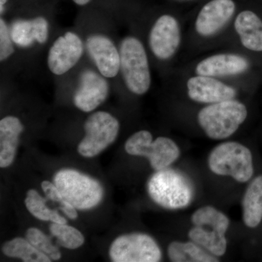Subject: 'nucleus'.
Segmentation results:
<instances>
[{"instance_id": "nucleus-14", "label": "nucleus", "mask_w": 262, "mask_h": 262, "mask_svg": "<svg viewBox=\"0 0 262 262\" xmlns=\"http://www.w3.org/2000/svg\"><path fill=\"white\" fill-rule=\"evenodd\" d=\"M234 10L235 4L232 0H212L198 14L195 22L196 32L203 37L213 35L225 27Z\"/></svg>"}, {"instance_id": "nucleus-16", "label": "nucleus", "mask_w": 262, "mask_h": 262, "mask_svg": "<svg viewBox=\"0 0 262 262\" xmlns=\"http://www.w3.org/2000/svg\"><path fill=\"white\" fill-rule=\"evenodd\" d=\"M248 61L234 54H218L208 57L200 62L196 74L207 77L238 75L247 70Z\"/></svg>"}, {"instance_id": "nucleus-18", "label": "nucleus", "mask_w": 262, "mask_h": 262, "mask_svg": "<svg viewBox=\"0 0 262 262\" xmlns=\"http://www.w3.org/2000/svg\"><path fill=\"white\" fill-rule=\"evenodd\" d=\"M10 36L15 44L29 47L34 41L45 43L48 37V23L46 18L38 17L29 20H17L12 25Z\"/></svg>"}, {"instance_id": "nucleus-9", "label": "nucleus", "mask_w": 262, "mask_h": 262, "mask_svg": "<svg viewBox=\"0 0 262 262\" xmlns=\"http://www.w3.org/2000/svg\"><path fill=\"white\" fill-rule=\"evenodd\" d=\"M108 255L114 262H158L163 256L155 239L141 232L117 237L110 246Z\"/></svg>"}, {"instance_id": "nucleus-28", "label": "nucleus", "mask_w": 262, "mask_h": 262, "mask_svg": "<svg viewBox=\"0 0 262 262\" xmlns=\"http://www.w3.org/2000/svg\"><path fill=\"white\" fill-rule=\"evenodd\" d=\"M73 1L75 2L76 4L79 5H84L90 3L91 0H73Z\"/></svg>"}, {"instance_id": "nucleus-4", "label": "nucleus", "mask_w": 262, "mask_h": 262, "mask_svg": "<svg viewBox=\"0 0 262 262\" xmlns=\"http://www.w3.org/2000/svg\"><path fill=\"white\" fill-rule=\"evenodd\" d=\"M247 116V108L244 103L232 99L202 108L198 120L208 138L222 140L233 135Z\"/></svg>"}, {"instance_id": "nucleus-25", "label": "nucleus", "mask_w": 262, "mask_h": 262, "mask_svg": "<svg viewBox=\"0 0 262 262\" xmlns=\"http://www.w3.org/2000/svg\"><path fill=\"white\" fill-rule=\"evenodd\" d=\"M26 238L39 251L49 256L52 261L61 259L62 255L59 248L55 246L51 237L40 229L36 227L29 228L26 232Z\"/></svg>"}, {"instance_id": "nucleus-10", "label": "nucleus", "mask_w": 262, "mask_h": 262, "mask_svg": "<svg viewBox=\"0 0 262 262\" xmlns=\"http://www.w3.org/2000/svg\"><path fill=\"white\" fill-rule=\"evenodd\" d=\"M83 43L73 32H67L55 41L48 53V64L54 75L67 73L80 61Z\"/></svg>"}, {"instance_id": "nucleus-8", "label": "nucleus", "mask_w": 262, "mask_h": 262, "mask_svg": "<svg viewBox=\"0 0 262 262\" xmlns=\"http://www.w3.org/2000/svg\"><path fill=\"white\" fill-rule=\"evenodd\" d=\"M84 136L77 151L84 158H94L115 142L120 131L118 120L106 112L91 114L84 124Z\"/></svg>"}, {"instance_id": "nucleus-22", "label": "nucleus", "mask_w": 262, "mask_h": 262, "mask_svg": "<svg viewBox=\"0 0 262 262\" xmlns=\"http://www.w3.org/2000/svg\"><path fill=\"white\" fill-rule=\"evenodd\" d=\"M2 251L10 258H20L24 262H51L47 255L34 247L27 238L15 237L7 241L2 247Z\"/></svg>"}, {"instance_id": "nucleus-29", "label": "nucleus", "mask_w": 262, "mask_h": 262, "mask_svg": "<svg viewBox=\"0 0 262 262\" xmlns=\"http://www.w3.org/2000/svg\"><path fill=\"white\" fill-rule=\"evenodd\" d=\"M7 1H8V0H0V10H1V13H3V7H4V5L5 3H7Z\"/></svg>"}, {"instance_id": "nucleus-1", "label": "nucleus", "mask_w": 262, "mask_h": 262, "mask_svg": "<svg viewBox=\"0 0 262 262\" xmlns=\"http://www.w3.org/2000/svg\"><path fill=\"white\" fill-rule=\"evenodd\" d=\"M189 229V239L216 257L227 251L226 233L229 227L228 217L213 206H203L193 213Z\"/></svg>"}, {"instance_id": "nucleus-2", "label": "nucleus", "mask_w": 262, "mask_h": 262, "mask_svg": "<svg viewBox=\"0 0 262 262\" xmlns=\"http://www.w3.org/2000/svg\"><path fill=\"white\" fill-rule=\"evenodd\" d=\"M147 192L156 204L170 210L187 208L194 196V189L188 177L169 168L158 170L150 177Z\"/></svg>"}, {"instance_id": "nucleus-3", "label": "nucleus", "mask_w": 262, "mask_h": 262, "mask_svg": "<svg viewBox=\"0 0 262 262\" xmlns=\"http://www.w3.org/2000/svg\"><path fill=\"white\" fill-rule=\"evenodd\" d=\"M53 182L66 201L80 211L96 208L104 195L101 183L75 169L58 170L53 177Z\"/></svg>"}, {"instance_id": "nucleus-17", "label": "nucleus", "mask_w": 262, "mask_h": 262, "mask_svg": "<svg viewBox=\"0 0 262 262\" xmlns=\"http://www.w3.org/2000/svg\"><path fill=\"white\" fill-rule=\"evenodd\" d=\"M24 125L18 117H5L0 120V167L8 168L16 156Z\"/></svg>"}, {"instance_id": "nucleus-13", "label": "nucleus", "mask_w": 262, "mask_h": 262, "mask_svg": "<svg viewBox=\"0 0 262 262\" xmlns=\"http://www.w3.org/2000/svg\"><path fill=\"white\" fill-rule=\"evenodd\" d=\"M86 48L103 77H116L120 69V53L108 37L103 35L91 36L86 40Z\"/></svg>"}, {"instance_id": "nucleus-5", "label": "nucleus", "mask_w": 262, "mask_h": 262, "mask_svg": "<svg viewBox=\"0 0 262 262\" xmlns=\"http://www.w3.org/2000/svg\"><path fill=\"white\" fill-rule=\"evenodd\" d=\"M208 164L213 173L232 177L239 183L248 182L254 173L251 150L235 141L215 146L208 156Z\"/></svg>"}, {"instance_id": "nucleus-24", "label": "nucleus", "mask_w": 262, "mask_h": 262, "mask_svg": "<svg viewBox=\"0 0 262 262\" xmlns=\"http://www.w3.org/2000/svg\"><path fill=\"white\" fill-rule=\"evenodd\" d=\"M49 230L52 235L56 237L57 244L67 249H77L84 244V237L82 232L67 224L52 222Z\"/></svg>"}, {"instance_id": "nucleus-20", "label": "nucleus", "mask_w": 262, "mask_h": 262, "mask_svg": "<svg viewBox=\"0 0 262 262\" xmlns=\"http://www.w3.org/2000/svg\"><path fill=\"white\" fill-rule=\"evenodd\" d=\"M243 220L249 228L257 227L262 221V175L248 184L242 201Z\"/></svg>"}, {"instance_id": "nucleus-23", "label": "nucleus", "mask_w": 262, "mask_h": 262, "mask_svg": "<svg viewBox=\"0 0 262 262\" xmlns=\"http://www.w3.org/2000/svg\"><path fill=\"white\" fill-rule=\"evenodd\" d=\"M25 206L29 213L37 220L53 223L67 224V220L47 206V199L36 189H29L25 198Z\"/></svg>"}, {"instance_id": "nucleus-7", "label": "nucleus", "mask_w": 262, "mask_h": 262, "mask_svg": "<svg viewBox=\"0 0 262 262\" xmlns=\"http://www.w3.org/2000/svg\"><path fill=\"white\" fill-rule=\"evenodd\" d=\"M125 149L133 156L145 157L155 171L169 168L180 156V149L175 141L163 136L153 141L148 130L138 131L130 136Z\"/></svg>"}, {"instance_id": "nucleus-15", "label": "nucleus", "mask_w": 262, "mask_h": 262, "mask_svg": "<svg viewBox=\"0 0 262 262\" xmlns=\"http://www.w3.org/2000/svg\"><path fill=\"white\" fill-rule=\"evenodd\" d=\"M188 96L196 102L215 103L234 99L235 90L207 76H196L187 82Z\"/></svg>"}, {"instance_id": "nucleus-19", "label": "nucleus", "mask_w": 262, "mask_h": 262, "mask_svg": "<svg viewBox=\"0 0 262 262\" xmlns=\"http://www.w3.org/2000/svg\"><path fill=\"white\" fill-rule=\"evenodd\" d=\"M234 28L245 48L262 51V20L250 10L241 12L234 21Z\"/></svg>"}, {"instance_id": "nucleus-12", "label": "nucleus", "mask_w": 262, "mask_h": 262, "mask_svg": "<svg viewBox=\"0 0 262 262\" xmlns=\"http://www.w3.org/2000/svg\"><path fill=\"white\" fill-rule=\"evenodd\" d=\"M180 41L178 21L171 15L160 17L150 31V48L159 59L167 60L173 56L178 49Z\"/></svg>"}, {"instance_id": "nucleus-21", "label": "nucleus", "mask_w": 262, "mask_h": 262, "mask_svg": "<svg viewBox=\"0 0 262 262\" xmlns=\"http://www.w3.org/2000/svg\"><path fill=\"white\" fill-rule=\"evenodd\" d=\"M168 255L173 262H217L218 257L193 241H173L168 248Z\"/></svg>"}, {"instance_id": "nucleus-26", "label": "nucleus", "mask_w": 262, "mask_h": 262, "mask_svg": "<svg viewBox=\"0 0 262 262\" xmlns=\"http://www.w3.org/2000/svg\"><path fill=\"white\" fill-rule=\"evenodd\" d=\"M41 187H42L43 192L46 194L47 199L58 203L61 206L60 208H61V211L69 219L72 220H77L78 217L77 208L66 201L58 188L55 185L54 183L49 182V181H44L41 184Z\"/></svg>"}, {"instance_id": "nucleus-27", "label": "nucleus", "mask_w": 262, "mask_h": 262, "mask_svg": "<svg viewBox=\"0 0 262 262\" xmlns=\"http://www.w3.org/2000/svg\"><path fill=\"white\" fill-rule=\"evenodd\" d=\"M15 50L12 43L9 29L7 27L5 20L0 19V60L4 61L13 53Z\"/></svg>"}, {"instance_id": "nucleus-6", "label": "nucleus", "mask_w": 262, "mask_h": 262, "mask_svg": "<svg viewBox=\"0 0 262 262\" xmlns=\"http://www.w3.org/2000/svg\"><path fill=\"white\" fill-rule=\"evenodd\" d=\"M120 57L122 78L127 89L134 94H146L151 84V75L142 43L135 37L125 38L120 45Z\"/></svg>"}, {"instance_id": "nucleus-11", "label": "nucleus", "mask_w": 262, "mask_h": 262, "mask_svg": "<svg viewBox=\"0 0 262 262\" xmlns=\"http://www.w3.org/2000/svg\"><path fill=\"white\" fill-rule=\"evenodd\" d=\"M104 77L93 70L81 73L78 89L73 98L76 107L84 113H91L106 101L110 87Z\"/></svg>"}]
</instances>
